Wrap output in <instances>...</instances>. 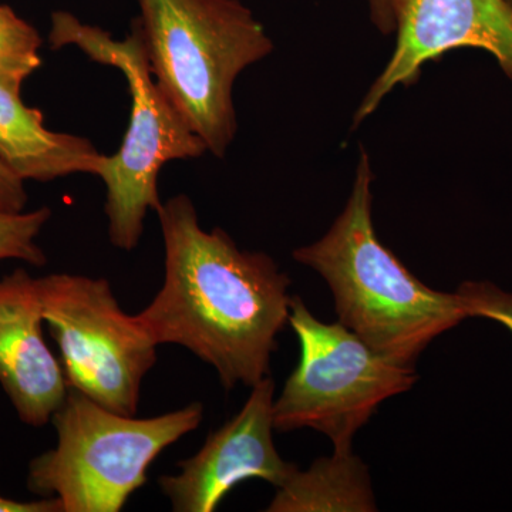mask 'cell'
Listing matches in <instances>:
<instances>
[{"instance_id": "6da1fadb", "label": "cell", "mask_w": 512, "mask_h": 512, "mask_svg": "<svg viewBox=\"0 0 512 512\" xmlns=\"http://www.w3.org/2000/svg\"><path fill=\"white\" fill-rule=\"evenodd\" d=\"M164 282L137 318L151 339L177 345L214 367L225 390L269 376L291 312V279L264 252L241 251L221 228L204 231L180 194L157 211Z\"/></svg>"}, {"instance_id": "7a4b0ae2", "label": "cell", "mask_w": 512, "mask_h": 512, "mask_svg": "<svg viewBox=\"0 0 512 512\" xmlns=\"http://www.w3.org/2000/svg\"><path fill=\"white\" fill-rule=\"evenodd\" d=\"M369 157L360 156L345 210L315 244L293 259L318 272L343 326L379 355L412 366L434 339L470 318L457 292L424 285L377 238Z\"/></svg>"}, {"instance_id": "3957f363", "label": "cell", "mask_w": 512, "mask_h": 512, "mask_svg": "<svg viewBox=\"0 0 512 512\" xmlns=\"http://www.w3.org/2000/svg\"><path fill=\"white\" fill-rule=\"evenodd\" d=\"M151 72L215 157L237 133L232 89L274 43L239 0H137Z\"/></svg>"}, {"instance_id": "277c9868", "label": "cell", "mask_w": 512, "mask_h": 512, "mask_svg": "<svg viewBox=\"0 0 512 512\" xmlns=\"http://www.w3.org/2000/svg\"><path fill=\"white\" fill-rule=\"evenodd\" d=\"M49 40L53 49L76 46L93 62L116 67L126 77L130 123L120 150L104 156L97 177L107 188L110 242L123 251H133L143 235L147 212H157L163 205L158 194L161 168L170 161L201 157L207 146L154 80L140 20L133 23L126 39L116 40L72 13L56 12Z\"/></svg>"}, {"instance_id": "5b68a950", "label": "cell", "mask_w": 512, "mask_h": 512, "mask_svg": "<svg viewBox=\"0 0 512 512\" xmlns=\"http://www.w3.org/2000/svg\"><path fill=\"white\" fill-rule=\"evenodd\" d=\"M202 419L204 406L198 402L138 419L69 389L50 421L56 447L30 461L28 490L59 498L63 512H119L147 484L154 460L197 430Z\"/></svg>"}, {"instance_id": "8992f818", "label": "cell", "mask_w": 512, "mask_h": 512, "mask_svg": "<svg viewBox=\"0 0 512 512\" xmlns=\"http://www.w3.org/2000/svg\"><path fill=\"white\" fill-rule=\"evenodd\" d=\"M288 323L301 343V360L275 399L274 429H313L332 441L333 453H352L357 431L380 404L409 392L419 376L342 323L322 322L299 296H292Z\"/></svg>"}, {"instance_id": "52a82bcc", "label": "cell", "mask_w": 512, "mask_h": 512, "mask_svg": "<svg viewBox=\"0 0 512 512\" xmlns=\"http://www.w3.org/2000/svg\"><path fill=\"white\" fill-rule=\"evenodd\" d=\"M37 286L67 387L137 416L141 384L158 348L137 315L120 308L106 278L50 274L37 278Z\"/></svg>"}, {"instance_id": "ba28073f", "label": "cell", "mask_w": 512, "mask_h": 512, "mask_svg": "<svg viewBox=\"0 0 512 512\" xmlns=\"http://www.w3.org/2000/svg\"><path fill=\"white\" fill-rule=\"evenodd\" d=\"M275 382L271 375L251 387L244 407L212 431L195 456L178 461V473L161 476V491L175 512H212L225 495L249 478L276 488L298 470L274 443Z\"/></svg>"}, {"instance_id": "9c48e42d", "label": "cell", "mask_w": 512, "mask_h": 512, "mask_svg": "<svg viewBox=\"0 0 512 512\" xmlns=\"http://www.w3.org/2000/svg\"><path fill=\"white\" fill-rule=\"evenodd\" d=\"M396 30L392 59L357 109L355 126L394 87L416 83L424 64L458 47L487 50L512 80V8L507 0H397Z\"/></svg>"}, {"instance_id": "30bf717a", "label": "cell", "mask_w": 512, "mask_h": 512, "mask_svg": "<svg viewBox=\"0 0 512 512\" xmlns=\"http://www.w3.org/2000/svg\"><path fill=\"white\" fill-rule=\"evenodd\" d=\"M37 278L15 269L0 278V386L20 421L45 427L69 392L63 367L43 336Z\"/></svg>"}, {"instance_id": "8fae6325", "label": "cell", "mask_w": 512, "mask_h": 512, "mask_svg": "<svg viewBox=\"0 0 512 512\" xmlns=\"http://www.w3.org/2000/svg\"><path fill=\"white\" fill-rule=\"evenodd\" d=\"M103 161L87 138L49 130L43 114L23 103L20 90L0 84V163L20 180L99 175Z\"/></svg>"}, {"instance_id": "7c38bea8", "label": "cell", "mask_w": 512, "mask_h": 512, "mask_svg": "<svg viewBox=\"0 0 512 512\" xmlns=\"http://www.w3.org/2000/svg\"><path fill=\"white\" fill-rule=\"evenodd\" d=\"M266 511L373 512L377 505L369 470L352 451L319 458L306 471L298 468Z\"/></svg>"}, {"instance_id": "4fadbf2b", "label": "cell", "mask_w": 512, "mask_h": 512, "mask_svg": "<svg viewBox=\"0 0 512 512\" xmlns=\"http://www.w3.org/2000/svg\"><path fill=\"white\" fill-rule=\"evenodd\" d=\"M39 33L15 10L0 5V84L22 90L30 74L40 67Z\"/></svg>"}, {"instance_id": "5bb4252c", "label": "cell", "mask_w": 512, "mask_h": 512, "mask_svg": "<svg viewBox=\"0 0 512 512\" xmlns=\"http://www.w3.org/2000/svg\"><path fill=\"white\" fill-rule=\"evenodd\" d=\"M50 218L49 207L28 212H0V261L15 259L37 268L45 266L47 256L37 245V238Z\"/></svg>"}, {"instance_id": "9a60e30c", "label": "cell", "mask_w": 512, "mask_h": 512, "mask_svg": "<svg viewBox=\"0 0 512 512\" xmlns=\"http://www.w3.org/2000/svg\"><path fill=\"white\" fill-rule=\"evenodd\" d=\"M456 292L470 318L495 320L512 333V293L485 281L464 282Z\"/></svg>"}, {"instance_id": "2e32d148", "label": "cell", "mask_w": 512, "mask_h": 512, "mask_svg": "<svg viewBox=\"0 0 512 512\" xmlns=\"http://www.w3.org/2000/svg\"><path fill=\"white\" fill-rule=\"evenodd\" d=\"M28 192L25 181L0 163V212L25 211Z\"/></svg>"}, {"instance_id": "e0dca14e", "label": "cell", "mask_w": 512, "mask_h": 512, "mask_svg": "<svg viewBox=\"0 0 512 512\" xmlns=\"http://www.w3.org/2000/svg\"><path fill=\"white\" fill-rule=\"evenodd\" d=\"M0 512H63L59 498L40 497L39 500L19 501L0 494Z\"/></svg>"}, {"instance_id": "ac0fdd59", "label": "cell", "mask_w": 512, "mask_h": 512, "mask_svg": "<svg viewBox=\"0 0 512 512\" xmlns=\"http://www.w3.org/2000/svg\"><path fill=\"white\" fill-rule=\"evenodd\" d=\"M396 5L397 0H369L373 23L386 35L396 30Z\"/></svg>"}, {"instance_id": "d6986e66", "label": "cell", "mask_w": 512, "mask_h": 512, "mask_svg": "<svg viewBox=\"0 0 512 512\" xmlns=\"http://www.w3.org/2000/svg\"><path fill=\"white\" fill-rule=\"evenodd\" d=\"M507 2H508V5H510L512 8V0H507Z\"/></svg>"}]
</instances>
